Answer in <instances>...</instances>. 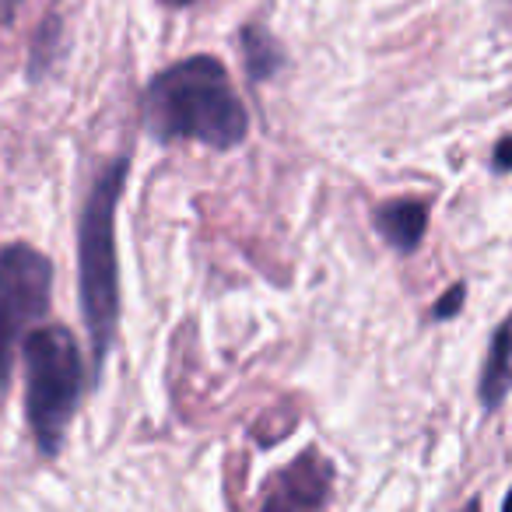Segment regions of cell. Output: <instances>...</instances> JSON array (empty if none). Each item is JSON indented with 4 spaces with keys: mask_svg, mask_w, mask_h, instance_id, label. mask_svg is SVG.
<instances>
[{
    "mask_svg": "<svg viewBox=\"0 0 512 512\" xmlns=\"http://www.w3.org/2000/svg\"><path fill=\"white\" fill-rule=\"evenodd\" d=\"M144 127L155 141H197L228 151L246 141L249 116L218 57H186L155 74L144 92Z\"/></svg>",
    "mask_w": 512,
    "mask_h": 512,
    "instance_id": "1",
    "label": "cell"
},
{
    "mask_svg": "<svg viewBox=\"0 0 512 512\" xmlns=\"http://www.w3.org/2000/svg\"><path fill=\"white\" fill-rule=\"evenodd\" d=\"M127 158H113L95 176L78 218V288L92 341L95 372L106 365L120 323V256H116V207L127 183Z\"/></svg>",
    "mask_w": 512,
    "mask_h": 512,
    "instance_id": "2",
    "label": "cell"
},
{
    "mask_svg": "<svg viewBox=\"0 0 512 512\" xmlns=\"http://www.w3.org/2000/svg\"><path fill=\"white\" fill-rule=\"evenodd\" d=\"M25 421L36 449L53 460L60 453L85 393V358L78 337L64 323H39L22 341Z\"/></svg>",
    "mask_w": 512,
    "mask_h": 512,
    "instance_id": "3",
    "label": "cell"
},
{
    "mask_svg": "<svg viewBox=\"0 0 512 512\" xmlns=\"http://www.w3.org/2000/svg\"><path fill=\"white\" fill-rule=\"evenodd\" d=\"M53 264L29 242L0 246V390H8L11 369L29 330L50 313Z\"/></svg>",
    "mask_w": 512,
    "mask_h": 512,
    "instance_id": "4",
    "label": "cell"
},
{
    "mask_svg": "<svg viewBox=\"0 0 512 512\" xmlns=\"http://www.w3.org/2000/svg\"><path fill=\"white\" fill-rule=\"evenodd\" d=\"M334 488V463L316 449L274 470L260 491V512H323Z\"/></svg>",
    "mask_w": 512,
    "mask_h": 512,
    "instance_id": "5",
    "label": "cell"
},
{
    "mask_svg": "<svg viewBox=\"0 0 512 512\" xmlns=\"http://www.w3.org/2000/svg\"><path fill=\"white\" fill-rule=\"evenodd\" d=\"M372 225L379 228L386 242L400 253H414L425 239V228H428V204L418 197H407V200H386L372 211Z\"/></svg>",
    "mask_w": 512,
    "mask_h": 512,
    "instance_id": "6",
    "label": "cell"
},
{
    "mask_svg": "<svg viewBox=\"0 0 512 512\" xmlns=\"http://www.w3.org/2000/svg\"><path fill=\"white\" fill-rule=\"evenodd\" d=\"M512 390V313L505 316L502 327L491 334L488 358L481 369V404L484 411H498L502 400Z\"/></svg>",
    "mask_w": 512,
    "mask_h": 512,
    "instance_id": "7",
    "label": "cell"
},
{
    "mask_svg": "<svg viewBox=\"0 0 512 512\" xmlns=\"http://www.w3.org/2000/svg\"><path fill=\"white\" fill-rule=\"evenodd\" d=\"M242 50H246V67L253 78H271L274 71L281 67V53L264 32L246 29L242 32Z\"/></svg>",
    "mask_w": 512,
    "mask_h": 512,
    "instance_id": "8",
    "label": "cell"
},
{
    "mask_svg": "<svg viewBox=\"0 0 512 512\" xmlns=\"http://www.w3.org/2000/svg\"><path fill=\"white\" fill-rule=\"evenodd\" d=\"M460 306H463V285H453L446 292V299H442L439 306H435V316H439V320H449V316H453Z\"/></svg>",
    "mask_w": 512,
    "mask_h": 512,
    "instance_id": "9",
    "label": "cell"
},
{
    "mask_svg": "<svg viewBox=\"0 0 512 512\" xmlns=\"http://www.w3.org/2000/svg\"><path fill=\"white\" fill-rule=\"evenodd\" d=\"M495 169L498 172H509L512 169V137L495 144Z\"/></svg>",
    "mask_w": 512,
    "mask_h": 512,
    "instance_id": "10",
    "label": "cell"
},
{
    "mask_svg": "<svg viewBox=\"0 0 512 512\" xmlns=\"http://www.w3.org/2000/svg\"><path fill=\"white\" fill-rule=\"evenodd\" d=\"M165 8H190V4H197V0H162Z\"/></svg>",
    "mask_w": 512,
    "mask_h": 512,
    "instance_id": "11",
    "label": "cell"
},
{
    "mask_svg": "<svg viewBox=\"0 0 512 512\" xmlns=\"http://www.w3.org/2000/svg\"><path fill=\"white\" fill-rule=\"evenodd\" d=\"M460 512H481V502H477V498H474V502H467V505H463Z\"/></svg>",
    "mask_w": 512,
    "mask_h": 512,
    "instance_id": "12",
    "label": "cell"
},
{
    "mask_svg": "<svg viewBox=\"0 0 512 512\" xmlns=\"http://www.w3.org/2000/svg\"><path fill=\"white\" fill-rule=\"evenodd\" d=\"M502 512H512V491H509V498H505V505H502Z\"/></svg>",
    "mask_w": 512,
    "mask_h": 512,
    "instance_id": "13",
    "label": "cell"
}]
</instances>
